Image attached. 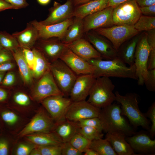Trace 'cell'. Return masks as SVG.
Listing matches in <instances>:
<instances>
[{
    "label": "cell",
    "mask_w": 155,
    "mask_h": 155,
    "mask_svg": "<svg viewBox=\"0 0 155 155\" xmlns=\"http://www.w3.org/2000/svg\"><path fill=\"white\" fill-rule=\"evenodd\" d=\"M29 142L36 145H60L63 142L54 132L36 133L25 136Z\"/></svg>",
    "instance_id": "cell-24"
},
{
    "label": "cell",
    "mask_w": 155,
    "mask_h": 155,
    "mask_svg": "<svg viewBox=\"0 0 155 155\" xmlns=\"http://www.w3.org/2000/svg\"><path fill=\"white\" fill-rule=\"evenodd\" d=\"M141 15L140 7L135 0H128L113 8L114 25L133 26Z\"/></svg>",
    "instance_id": "cell-6"
},
{
    "label": "cell",
    "mask_w": 155,
    "mask_h": 155,
    "mask_svg": "<svg viewBox=\"0 0 155 155\" xmlns=\"http://www.w3.org/2000/svg\"><path fill=\"white\" fill-rule=\"evenodd\" d=\"M73 18L61 22L49 25L42 24L36 20L30 23L37 30L39 38L45 39L57 38L61 40L68 27L72 23Z\"/></svg>",
    "instance_id": "cell-15"
},
{
    "label": "cell",
    "mask_w": 155,
    "mask_h": 155,
    "mask_svg": "<svg viewBox=\"0 0 155 155\" xmlns=\"http://www.w3.org/2000/svg\"><path fill=\"white\" fill-rule=\"evenodd\" d=\"M147 41L151 50L155 49V29L147 31Z\"/></svg>",
    "instance_id": "cell-47"
},
{
    "label": "cell",
    "mask_w": 155,
    "mask_h": 155,
    "mask_svg": "<svg viewBox=\"0 0 155 155\" xmlns=\"http://www.w3.org/2000/svg\"><path fill=\"white\" fill-rule=\"evenodd\" d=\"M141 13L145 16H154L155 15V4L140 7Z\"/></svg>",
    "instance_id": "cell-46"
},
{
    "label": "cell",
    "mask_w": 155,
    "mask_h": 155,
    "mask_svg": "<svg viewBox=\"0 0 155 155\" xmlns=\"http://www.w3.org/2000/svg\"><path fill=\"white\" fill-rule=\"evenodd\" d=\"M7 96L6 92L1 88H0V102L5 100L7 98Z\"/></svg>",
    "instance_id": "cell-56"
},
{
    "label": "cell",
    "mask_w": 155,
    "mask_h": 155,
    "mask_svg": "<svg viewBox=\"0 0 155 155\" xmlns=\"http://www.w3.org/2000/svg\"><path fill=\"white\" fill-rule=\"evenodd\" d=\"M100 109L86 100L72 102L67 111L66 119L72 122L98 117Z\"/></svg>",
    "instance_id": "cell-11"
},
{
    "label": "cell",
    "mask_w": 155,
    "mask_h": 155,
    "mask_svg": "<svg viewBox=\"0 0 155 155\" xmlns=\"http://www.w3.org/2000/svg\"><path fill=\"white\" fill-rule=\"evenodd\" d=\"M39 39L41 41V49L44 56L46 55L53 61L59 59L66 46L65 44L57 38Z\"/></svg>",
    "instance_id": "cell-22"
},
{
    "label": "cell",
    "mask_w": 155,
    "mask_h": 155,
    "mask_svg": "<svg viewBox=\"0 0 155 155\" xmlns=\"http://www.w3.org/2000/svg\"><path fill=\"white\" fill-rule=\"evenodd\" d=\"M148 70L155 69V49L151 50L147 65Z\"/></svg>",
    "instance_id": "cell-49"
},
{
    "label": "cell",
    "mask_w": 155,
    "mask_h": 155,
    "mask_svg": "<svg viewBox=\"0 0 155 155\" xmlns=\"http://www.w3.org/2000/svg\"><path fill=\"white\" fill-rule=\"evenodd\" d=\"M15 76L13 72H10L7 73L4 77L2 84L5 86L11 85L14 83Z\"/></svg>",
    "instance_id": "cell-48"
},
{
    "label": "cell",
    "mask_w": 155,
    "mask_h": 155,
    "mask_svg": "<svg viewBox=\"0 0 155 155\" xmlns=\"http://www.w3.org/2000/svg\"><path fill=\"white\" fill-rule=\"evenodd\" d=\"M9 9H14L10 4L4 0H0V11Z\"/></svg>",
    "instance_id": "cell-54"
},
{
    "label": "cell",
    "mask_w": 155,
    "mask_h": 155,
    "mask_svg": "<svg viewBox=\"0 0 155 155\" xmlns=\"http://www.w3.org/2000/svg\"><path fill=\"white\" fill-rule=\"evenodd\" d=\"M4 76V73L3 72H0V83L3 79Z\"/></svg>",
    "instance_id": "cell-61"
},
{
    "label": "cell",
    "mask_w": 155,
    "mask_h": 155,
    "mask_svg": "<svg viewBox=\"0 0 155 155\" xmlns=\"http://www.w3.org/2000/svg\"><path fill=\"white\" fill-rule=\"evenodd\" d=\"M61 155H81L82 153L75 148L69 142H63L61 145Z\"/></svg>",
    "instance_id": "cell-39"
},
{
    "label": "cell",
    "mask_w": 155,
    "mask_h": 155,
    "mask_svg": "<svg viewBox=\"0 0 155 155\" xmlns=\"http://www.w3.org/2000/svg\"><path fill=\"white\" fill-rule=\"evenodd\" d=\"M145 115L151 122V125L149 131L150 135L154 137L155 135V102H153L149 108Z\"/></svg>",
    "instance_id": "cell-38"
},
{
    "label": "cell",
    "mask_w": 155,
    "mask_h": 155,
    "mask_svg": "<svg viewBox=\"0 0 155 155\" xmlns=\"http://www.w3.org/2000/svg\"><path fill=\"white\" fill-rule=\"evenodd\" d=\"M12 54L22 79L26 83H30L32 81V73L25 59L22 50L17 48L12 51Z\"/></svg>",
    "instance_id": "cell-29"
},
{
    "label": "cell",
    "mask_w": 155,
    "mask_h": 155,
    "mask_svg": "<svg viewBox=\"0 0 155 155\" xmlns=\"http://www.w3.org/2000/svg\"><path fill=\"white\" fill-rule=\"evenodd\" d=\"M49 70L60 90L65 96H69L78 76L59 59L53 61Z\"/></svg>",
    "instance_id": "cell-5"
},
{
    "label": "cell",
    "mask_w": 155,
    "mask_h": 155,
    "mask_svg": "<svg viewBox=\"0 0 155 155\" xmlns=\"http://www.w3.org/2000/svg\"><path fill=\"white\" fill-rule=\"evenodd\" d=\"M87 33V40L100 54L103 59L111 60L117 57V51L110 41L96 34Z\"/></svg>",
    "instance_id": "cell-19"
},
{
    "label": "cell",
    "mask_w": 155,
    "mask_h": 155,
    "mask_svg": "<svg viewBox=\"0 0 155 155\" xmlns=\"http://www.w3.org/2000/svg\"><path fill=\"white\" fill-rule=\"evenodd\" d=\"M11 58L9 54L7 51H0V64L8 62Z\"/></svg>",
    "instance_id": "cell-51"
},
{
    "label": "cell",
    "mask_w": 155,
    "mask_h": 155,
    "mask_svg": "<svg viewBox=\"0 0 155 155\" xmlns=\"http://www.w3.org/2000/svg\"><path fill=\"white\" fill-rule=\"evenodd\" d=\"M0 44L2 47L13 51L17 49V41L14 37L5 32H0Z\"/></svg>",
    "instance_id": "cell-35"
},
{
    "label": "cell",
    "mask_w": 155,
    "mask_h": 155,
    "mask_svg": "<svg viewBox=\"0 0 155 155\" xmlns=\"http://www.w3.org/2000/svg\"><path fill=\"white\" fill-rule=\"evenodd\" d=\"M108 2V0H94L75 6L73 17L83 19L88 16L107 7Z\"/></svg>",
    "instance_id": "cell-23"
},
{
    "label": "cell",
    "mask_w": 155,
    "mask_h": 155,
    "mask_svg": "<svg viewBox=\"0 0 155 155\" xmlns=\"http://www.w3.org/2000/svg\"><path fill=\"white\" fill-rule=\"evenodd\" d=\"M61 145H36L41 155H61Z\"/></svg>",
    "instance_id": "cell-37"
},
{
    "label": "cell",
    "mask_w": 155,
    "mask_h": 155,
    "mask_svg": "<svg viewBox=\"0 0 155 155\" xmlns=\"http://www.w3.org/2000/svg\"><path fill=\"white\" fill-rule=\"evenodd\" d=\"M140 7L155 4V0H135Z\"/></svg>",
    "instance_id": "cell-53"
},
{
    "label": "cell",
    "mask_w": 155,
    "mask_h": 155,
    "mask_svg": "<svg viewBox=\"0 0 155 155\" xmlns=\"http://www.w3.org/2000/svg\"><path fill=\"white\" fill-rule=\"evenodd\" d=\"M65 44L73 53L86 60L93 59H102L91 44L84 38H82Z\"/></svg>",
    "instance_id": "cell-20"
},
{
    "label": "cell",
    "mask_w": 155,
    "mask_h": 155,
    "mask_svg": "<svg viewBox=\"0 0 155 155\" xmlns=\"http://www.w3.org/2000/svg\"><path fill=\"white\" fill-rule=\"evenodd\" d=\"M133 27L138 32L155 29V17L141 16Z\"/></svg>",
    "instance_id": "cell-32"
},
{
    "label": "cell",
    "mask_w": 155,
    "mask_h": 155,
    "mask_svg": "<svg viewBox=\"0 0 155 155\" xmlns=\"http://www.w3.org/2000/svg\"><path fill=\"white\" fill-rule=\"evenodd\" d=\"M14 100L16 103L22 106H27L29 104L30 102L28 96L22 92L16 93L14 95Z\"/></svg>",
    "instance_id": "cell-42"
},
{
    "label": "cell",
    "mask_w": 155,
    "mask_h": 155,
    "mask_svg": "<svg viewBox=\"0 0 155 155\" xmlns=\"http://www.w3.org/2000/svg\"><path fill=\"white\" fill-rule=\"evenodd\" d=\"M56 125L50 115L41 109L20 132L19 135L22 137L36 133L52 132Z\"/></svg>",
    "instance_id": "cell-10"
},
{
    "label": "cell",
    "mask_w": 155,
    "mask_h": 155,
    "mask_svg": "<svg viewBox=\"0 0 155 155\" xmlns=\"http://www.w3.org/2000/svg\"><path fill=\"white\" fill-rule=\"evenodd\" d=\"M8 153V145L6 141L0 140V155H7Z\"/></svg>",
    "instance_id": "cell-50"
},
{
    "label": "cell",
    "mask_w": 155,
    "mask_h": 155,
    "mask_svg": "<svg viewBox=\"0 0 155 155\" xmlns=\"http://www.w3.org/2000/svg\"><path fill=\"white\" fill-rule=\"evenodd\" d=\"M75 7L94 0H73Z\"/></svg>",
    "instance_id": "cell-58"
},
{
    "label": "cell",
    "mask_w": 155,
    "mask_h": 155,
    "mask_svg": "<svg viewBox=\"0 0 155 155\" xmlns=\"http://www.w3.org/2000/svg\"><path fill=\"white\" fill-rule=\"evenodd\" d=\"M115 94L116 101L120 105L122 115L128 118L130 124L135 129L141 126L149 131L151 123L145 114L139 109L137 94L129 93L123 96L120 94L117 91Z\"/></svg>",
    "instance_id": "cell-3"
},
{
    "label": "cell",
    "mask_w": 155,
    "mask_h": 155,
    "mask_svg": "<svg viewBox=\"0 0 155 155\" xmlns=\"http://www.w3.org/2000/svg\"><path fill=\"white\" fill-rule=\"evenodd\" d=\"M60 94L64 95L57 85L49 70L40 78L34 90L33 96L36 100L41 101L49 96Z\"/></svg>",
    "instance_id": "cell-14"
},
{
    "label": "cell",
    "mask_w": 155,
    "mask_h": 155,
    "mask_svg": "<svg viewBox=\"0 0 155 155\" xmlns=\"http://www.w3.org/2000/svg\"><path fill=\"white\" fill-rule=\"evenodd\" d=\"M86 61L94 67L92 74L95 78L104 76L138 80L135 64L128 67L118 57L111 60L93 59Z\"/></svg>",
    "instance_id": "cell-1"
},
{
    "label": "cell",
    "mask_w": 155,
    "mask_h": 155,
    "mask_svg": "<svg viewBox=\"0 0 155 155\" xmlns=\"http://www.w3.org/2000/svg\"><path fill=\"white\" fill-rule=\"evenodd\" d=\"M22 51L26 61L30 69H32L35 60L34 51L29 49L24 48H23Z\"/></svg>",
    "instance_id": "cell-43"
},
{
    "label": "cell",
    "mask_w": 155,
    "mask_h": 155,
    "mask_svg": "<svg viewBox=\"0 0 155 155\" xmlns=\"http://www.w3.org/2000/svg\"><path fill=\"white\" fill-rule=\"evenodd\" d=\"M73 122L77 127L89 126L95 128L102 131H103L102 123L98 117L86 119Z\"/></svg>",
    "instance_id": "cell-36"
},
{
    "label": "cell",
    "mask_w": 155,
    "mask_h": 155,
    "mask_svg": "<svg viewBox=\"0 0 155 155\" xmlns=\"http://www.w3.org/2000/svg\"><path fill=\"white\" fill-rule=\"evenodd\" d=\"M99 35L108 39L117 51L125 42L133 37L139 33L133 26L115 25L94 30Z\"/></svg>",
    "instance_id": "cell-7"
},
{
    "label": "cell",
    "mask_w": 155,
    "mask_h": 155,
    "mask_svg": "<svg viewBox=\"0 0 155 155\" xmlns=\"http://www.w3.org/2000/svg\"><path fill=\"white\" fill-rule=\"evenodd\" d=\"M98 117L100 120L103 131L106 133L119 132L126 136L132 135L135 129L121 114L120 104L112 103L100 109Z\"/></svg>",
    "instance_id": "cell-2"
},
{
    "label": "cell",
    "mask_w": 155,
    "mask_h": 155,
    "mask_svg": "<svg viewBox=\"0 0 155 155\" xmlns=\"http://www.w3.org/2000/svg\"><path fill=\"white\" fill-rule=\"evenodd\" d=\"M57 0L59 1V0Z\"/></svg>",
    "instance_id": "cell-63"
},
{
    "label": "cell",
    "mask_w": 155,
    "mask_h": 155,
    "mask_svg": "<svg viewBox=\"0 0 155 155\" xmlns=\"http://www.w3.org/2000/svg\"><path fill=\"white\" fill-rule=\"evenodd\" d=\"M33 51L34 54L35 60L32 73L36 78H41L46 72L49 70L50 65L40 51L35 49Z\"/></svg>",
    "instance_id": "cell-30"
},
{
    "label": "cell",
    "mask_w": 155,
    "mask_h": 155,
    "mask_svg": "<svg viewBox=\"0 0 155 155\" xmlns=\"http://www.w3.org/2000/svg\"><path fill=\"white\" fill-rule=\"evenodd\" d=\"M14 67L13 63L8 62L0 64V72H3L12 69Z\"/></svg>",
    "instance_id": "cell-52"
},
{
    "label": "cell",
    "mask_w": 155,
    "mask_h": 155,
    "mask_svg": "<svg viewBox=\"0 0 155 155\" xmlns=\"http://www.w3.org/2000/svg\"><path fill=\"white\" fill-rule=\"evenodd\" d=\"M113 8L107 7L90 14L83 19L84 32L100 28H105L114 25L113 18Z\"/></svg>",
    "instance_id": "cell-12"
},
{
    "label": "cell",
    "mask_w": 155,
    "mask_h": 155,
    "mask_svg": "<svg viewBox=\"0 0 155 155\" xmlns=\"http://www.w3.org/2000/svg\"><path fill=\"white\" fill-rule=\"evenodd\" d=\"M69 142L77 150L83 153L89 148L91 141L77 133L72 137Z\"/></svg>",
    "instance_id": "cell-34"
},
{
    "label": "cell",
    "mask_w": 155,
    "mask_h": 155,
    "mask_svg": "<svg viewBox=\"0 0 155 155\" xmlns=\"http://www.w3.org/2000/svg\"><path fill=\"white\" fill-rule=\"evenodd\" d=\"M74 17L72 23L67 28L63 38L60 40L65 44L82 38L84 33L83 19Z\"/></svg>",
    "instance_id": "cell-27"
},
{
    "label": "cell",
    "mask_w": 155,
    "mask_h": 155,
    "mask_svg": "<svg viewBox=\"0 0 155 155\" xmlns=\"http://www.w3.org/2000/svg\"><path fill=\"white\" fill-rule=\"evenodd\" d=\"M41 102L44 108L57 124L66 119L67 111L72 102L69 98L60 94L49 96Z\"/></svg>",
    "instance_id": "cell-9"
},
{
    "label": "cell",
    "mask_w": 155,
    "mask_h": 155,
    "mask_svg": "<svg viewBox=\"0 0 155 155\" xmlns=\"http://www.w3.org/2000/svg\"><path fill=\"white\" fill-rule=\"evenodd\" d=\"M128 0H108V7L114 8L118 5Z\"/></svg>",
    "instance_id": "cell-55"
},
{
    "label": "cell",
    "mask_w": 155,
    "mask_h": 155,
    "mask_svg": "<svg viewBox=\"0 0 155 155\" xmlns=\"http://www.w3.org/2000/svg\"><path fill=\"white\" fill-rule=\"evenodd\" d=\"M75 7L73 0H67L65 3L62 4L55 1L53 6L50 9V13L48 17L40 22L45 25L62 22L73 17V13Z\"/></svg>",
    "instance_id": "cell-16"
},
{
    "label": "cell",
    "mask_w": 155,
    "mask_h": 155,
    "mask_svg": "<svg viewBox=\"0 0 155 155\" xmlns=\"http://www.w3.org/2000/svg\"><path fill=\"white\" fill-rule=\"evenodd\" d=\"M2 46L1 45V44H0V51L2 50Z\"/></svg>",
    "instance_id": "cell-62"
},
{
    "label": "cell",
    "mask_w": 155,
    "mask_h": 155,
    "mask_svg": "<svg viewBox=\"0 0 155 155\" xmlns=\"http://www.w3.org/2000/svg\"><path fill=\"white\" fill-rule=\"evenodd\" d=\"M144 84L148 90L151 92L155 91V69L148 70L147 78Z\"/></svg>",
    "instance_id": "cell-40"
},
{
    "label": "cell",
    "mask_w": 155,
    "mask_h": 155,
    "mask_svg": "<svg viewBox=\"0 0 155 155\" xmlns=\"http://www.w3.org/2000/svg\"><path fill=\"white\" fill-rule=\"evenodd\" d=\"M12 35L20 44L23 46V48L28 49L39 38L37 30L30 23L27 24L24 30L16 32Z\"/></svg>",
    "instance_id": "cell-25"
},
{
    "label": "cell",
    "mask_w": 155,
    "mask_h": 155,
    "mask_svg": "<svg viewBox=\"0 0 155 155\" xmlns=\"http://www.w3.org/2000/svg\"><path fill=\"white\" fill-rule=\"evenodd\" d=\"M33 148L27 144H22L18 146L16 151V154L17 155H29Z\"/></svg>",
    "instance_id": "cell-44"
},
{
    "label": "cell",
    "mask_w": 155,
    "mask_h": 155,
    "mask_svg": "<svg viewBox=\"0 0 155 155\" xmlns=\"http://www.w3.org/2000/svg\"><path fill=\"white\" fill-rule=\"evenodd\" d=\"M11 4L15 9L25 8L28 5L26 0H4Z\"/></svg>",
    "instance_id": "cell-45"
},
{
    "label": "cell",
    "mask_w": 155,
    "mask_h": 155,
    "mask_svg": "<svg viewBox=\"0 0 155 155\" xmlns=\"http://www.w3.org/2000/svg\"><path fill=\"white\" fill-rule=\"evenodd\" d=\"M84 153L85 155H98L95 151L89 148H87Z\"/></svg>",
    "instance_id": "cell-57"
},
{
    "label": "cell",
    "mask_w": 155,
    "mask_h": 155,
    "mask_svg": "<svg viewBox=\"0 0 155 155\" xmlns=\"http://www.w3.org/2000/svg\"><path fill=\"white\" fill-rule=\"evenodd\" d=\"M59 59L77 76L92 74L95 69L94 66L76 54L66 45Z\"/></svg>",
    "instance_id": "cell-13"
},
{
    "label": "cell",
    "mask_w": 155,
    "mask_h": 155,
    "mask_svg": "<svg viewBox=\"0 0 155 155\" xmlns=\"http://www.w3.org/2000/svg\"><path fill=\"white\" fill-rule=\"evenodd\" d=\"M3 120L7 123L9 125H13L16 123L18 120V116L14 113L10 111H5L1 113Z\"/></svg>",
    "instance_id": "cell-41"
},
{
    "label": "cell",
    "mask_w": 155,
    "mask_h": 155,
    "mask_svg": "<svg viewBox=\"0 0 155 155\" xmlns=\"http://www.w3.org/2000/svg\"><path fill=\"white\" fill-rule=\"evenodd\" d=\"M140 38V36L134 37L122 46H120L117 51V57L129 66L134 65L135 54Z\"/></svg>",
    "instance_id": "cell-26"
},
{
    "label": "cell",
    "mask_w": 155,
    "mask_h": 155,
    "mask_svg": "<svg viewBox=\"0 0 155 155\" xmlns=\"http://www.w3.org/2000/svg\"><path fill=\"white\" fill-rule=\"evenodd\" d=\"M115 88L109 78H97L90 90L87 101L100 109L108 106L116 101V96L113 92Z\"/></svg>",
    "instance_id": "cell-4"
},
{
    "label": "cell",
    "mask_w": 155,
    "mask_h": 155,
    "mask_svg": "<svg viewBox=\"0 0 155 155\" xmlns=\"http://www.w3.org/2000/svg\"><path fill=\"white\" fill-rule=\"evenodd\" d=\"M150 48L147 41V34L140 38L137 44L134 56V64L138 85H143L148 77L147 62Z\"/></svg>",
    "instance_id": "cell-8"
},
{
    "label": "cell",
    "mask_w": 155,
    "mask_h": 155,
    "mask_svg": "<svg viewBox=\"0 0 155 155\" xmlns=\"http://www.w3.org/2000/svg\"><path fill=\"white\" fill-rule=\"evenodd\" d=\"M96 79L92 74L78 76L69 96L72 102L86 100Z\"/></svg>",
    "instance_id": "cell-17"
},
{
    "label": "cell",
    "mask_w": 155,
    "mask_h": 155,
    "mask_svg": "<svg viewBox=\"0 0 155 155\" xmlns=\"http://www.w3.org/2000/svg\"><path fill=\"white\" fill-rule=\"evenodd\" d=\"M127 136L122 133H106L105 139L110 143L117 155H135L131 146L125 139Z\"/></svg>",
    "instance_id": "cell-21"
},
{
    "label": "cell",
    "mask_w": 155,
    "mask_h": 155,
    "mask_svg": "<svg viewBox=\"0 0 155 155\" xmlns=\"http://www.w3.org/2000/svg\"><path fill=\"white\" fill-rule=\"evenodd\" d=\"M40 4L42 5H45L48 4L51 0H37Z\"/></svg>",
    "instance_id": "cell-60"
},
{
    "label": "cell",
    "mask_w": 155,
    "mask_h": 155,
    "mask_svg": "<svg viewBox=\"0 0 155 155\" xmlns=\"http://www.w3.org/2000/svg\"><path fill=\"white\" fill-rule=\"evenodd\" d=\"M30 154L31 155H41L40 152L36 145L32 149Z\"/></svg>",
    "instance_id": "cell-59"
},
{
    "label": "cell",
    "mask_w": 155,
    "mask_h": 155,
    "mask_svg": "<svg viewBox=\"0 0 155 155\" xmlns=\"http://www.w3.org/2000/svg\"><path fill=\"white\" fill-rule=\"evenodd\" d=\"M78 133L81 134L90 141L102 138L104 134L102 131L91 127H77Z\"/></svg>",
    "instance_id": "cell-33"
},
{
    "label": "cell",
    "mask_w": 155,
    "mask_h": 155,
    "mask_svg": "<svg viewBox=\"0 0 155 155\" xmlns=\"http://www.w3.org/2000/svg\"><path fill=\"white\" fill-rule=\"evenodd\" d=\"M132 135L126 136L125 139L135 153L155 154V140H152L150 135L142 131Z\"/></svg>",
    "instance_id": "cell-18"
},
{
    "label": "cell",
    "mask_w": 155,
    "mask_h": 155,
    "mask_svg": "<svg viewBox=\"0 0 155 155\" xmlns=\"http://www.w3.org/2000/svg\"><path fill=\"white\" fill-rule=\"evenodd\" d=\"M77 128L73 122L65 119L57 124L53 132L58 136L63 142H68L78 133Z\"/></svg>",
    "instance_id": "cell-28"
},
{
    "label": "cell",
    "mask_w": 155,
    "mask_h": 155,
    "mask_svg": "<svg viewBox=\"0 0 155 155\" xmlns=\"http://www.w3.org/2000/svg\"><path fill=\"white\" fill-rule=\"evenodd\" d=\"M89 148L95 151L98 155H117L109 142L105 138L91 141Z\"/></svg>",
    "instance_id": "cell-31"
}]
</instances>
